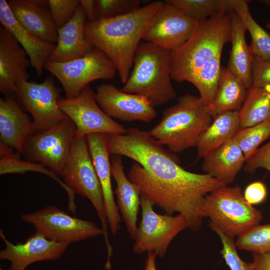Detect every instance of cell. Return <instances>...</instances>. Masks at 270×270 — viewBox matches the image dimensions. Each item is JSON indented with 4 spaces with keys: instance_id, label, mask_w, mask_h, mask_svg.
Here are the masks:
<instances>
[{
    "instance_id": "1",
    "label": "cell",
    "mask_w": 270,
    "mask_h": 270,
    "mask_svg": "<svg viewBox=\"0 0 270 270\" xmlns=\"http://www.w3.org/2000/svg\"><path fill=\"white\" fill-rule=\"evenodd\" d=\"M106 136L110 154L124 156L136 162L128 177L140 195L166 214L178 212L186 219L188 228L198 230L205 218L206 196L227 185L208 174L184 169L175 154L154 140L150 131L130 128L124 134Z\"/></svg>"
},
{
    "instance_id": "2",
    "label": "cell",
    "mask_w": 270,
    "mask_h": 270,
    "mask_svg": "<svg viewBox=\"0 0 270 270\" xmlns=\"http://www.w3.org/2000/svg\"><path fill=\"white\" fill-rule=\"evenodd\" d=\"M164 4L152 2L123 16L86 22V39L112 61L122 83L125 84L130 76L140 40Z\"/></svg>"
},
{
    "instance_id": "3",
    "label": "cell",
    "mask_w": 270,
    "mask_h": 270,
    "mask_svg": "<svg viewBox=\"0 0 270 270\" xmlns=\"http://www.w3.org/2000/svg\"><path fill=\"white\" fill-rule=\"evenodd\" d=\"M232 10L206 19L196 20L193 32L180 47L171 52V78L178 82H190L208 61L222 54L230 40Z\"/></svg>"
},
{
    "instance_id": "4",
    "label": "cell",
    "mask_w": 270,
    "mask_h": 270,
    "mask_svg": "<svg viewBox=\"0 0 270 270\" xmlns=\"http://www.w3.org/2000/svg\"><path fill=\"white\" fill-rule=\"evenodd\" d=\"M210 108L200 97L186 94L163 112L160 122L150 130V136L168 150L180 152L196 146L200 135L213 120Z\"/></svg>"
},
{
    "instance_id": "5",
    "label": "cell",
    "mask_w": 270,
    "mask_h": 270,
    "mask_svg": "<svg viewBox=\"0 0 270 270\" xmlns=\"http://www.w3.org/2000/svg\"><path fill=\"white\" fill-rule=\"evenodd\" d=\"M171 52L150 42L140 43L130 76L121 90L146 96L154 106L176 98L171 82Z\"/></svg>"
},
{
    "instance_id": "6",
    "label": "cell",
    "mask_w": 270,
    "mask_h": 270,
    "mask_svg": "<svg viewBox=\"0 0 270 270\" xmlns=\"http://www.w3.org/2000/svg\"><path fill=\"white\" fill-rule=\"evenodd\" d=\"M60 176L64 184L74 194H78L87 198L94 206L104 233L107 260H110L112 246L108 238V224L104 196L90 153L86 136L75 135Z\"/></svg>"
},
{
    "instance_id": "7",
    "label": "cell",
    "mask_w": 270,
    "mask_h": 270,
    "mask_svg": "<svg viewBox=\"0 0 270 270\" xmlns=\"http://www.w3.org/2000/svg\"><path fill=\"white\" fill-rule=\"evenodd\" d=\"M203 210L210 223L233 238L259 224L262 218V212L245 200L238 186H226L208 194Z\"/></svg>"
},
{
    "instance_id": "8",
    "label": "cell",
    "mask_w": 270,
    "mask_h": 270,
    "mask_svg": "<svg viewBox=\"0 0 270 270\" xmlns=\"http://www.w3.org/2000/svg\"><path fill=\"white\" fill-rule=\"evenodd\" d=\"M44 68L60 81L66 98L78 96L94 80L114 78L117 72L112 61L94 48L84 56L67 62L48 60Z\"/></svg>"
},
{
    "instance_id": "9",
    "label": "cell",
    "mask_w": 270,
    "mask_h": 270,
    "mask_svg": "<svg viewBox=\"0 0 270 270\" xmlns=\"http://www.w3.org/2000/svg\"><path fill=\"white\" fill-rule=\"evenodd\" d=\"M140 205L142 220L134 240V251L138 254L154 252L163 257L173 239L188 228L186 220L180 214L172 216L157 214L153 209L154 204L142 196Z\"/></svg>"
},
{
    "instance_id": "10",
    "label": "cell",
    "mask_w": 270,
    "mask_h": 270,
    "mask_svg": "<svg viewBox=\"0 0 270 270\" xmlns=\"http://www.w3.org/2000/svg\"><path fill=\"white\" fill-rule=\"evenodd\" d=\"M76 126L68 118L26 140L22 154L32 162L42 164L60 176L75 138Z\"/></svg>"
},
{
    "instance_id": "11",
    "label": "cell",
    "mask_w": 270,
    "mask_h": 270,
    "mask_svg": "<svg viewBox=\"0 0 270 270\" xmlns=\"http://www.w3.org/2000/svg\"><path fill=\"white\" fill-rule=\"evenodd\" d=\"M17 86L15 94L32 115L35 134L48 130L68 118L58 106L62 89L56 86L52 76L40 83L22 80Z\"/></svg>"
},
{
    "instance_id": "12",
    "label": "cell",
    "mask_w": 270,
    "mask_h": 270,
    "mask_svg": "<svg viewBox=\"0 0 270 270\" xmlns=\"http://www.w3.org/2000/svg\"><path fill=\"white\" fill-rule=\"evenodd\" d=\"M21 219L33 225L36 232L56 242L70 244L104 234L102 228L94 222L71 216L55 206L23 214Z\"/></svg>"
},
{
    "instance_id": "13",
    "label": "cell",
    "mask_w": 270,
    "mask_h": 270,
    "mask_svg": "<svg viewBox=\"0 0 270 270\" xmlns=\"http://www.w3.org/2000/svg\"><path fill=\"white\" fill-rule=\"evenodd\" d=\"M58 105L75 124L76 136H86L96 133L123 135L126 132L127 128L108 116L100 108L96 93L90 85L74 98H60Z\"/></svg>"
},
{
    "instance_id": "14",
    "label": "cell",
    "mask_w": 270,
    "mask_h": 270,
    "mask_svg": "<svg viewBox=\"0 0 270 270\" xmlns=\"http://www.w3.org/2000/svg\"><path fill=\"white\" fill-rule=\"evenodd\" d=\"M196 24V20L164 2L153 17L142 40L172 52L190 38Z\"/></svg>"
},
{
    "instance_id": "15",
    "label": "cell",
    "mask_w": 270,
    "mask_h": 270,
    "mask_svg": "<svg viewBox=\"0 0 270 270\" xmlns=\"http://www.w3.org/2000/svg\"><path fill=\"white\" fill-rule=\"evenodd\" d=\"M96 94L100 108L112 118L148 122L156 115L154 107L146 96L124 92L112 84L98 86Z\"/></svg>"
},
{
    "instance_id": "16",
    "label": "cell",
    "mask_w": 270,
    "mask_h": 270,
    "mask_svg": "<svg viewBox=\"0 0 270 270\" xmlns=\"http://www.w3.org/2000/svg\"><path fill=\"white\" fill-rule=\"evenodd\" d=\"M0 236L6 245L5 248L0 252V258L10 262L8 270H26L28 266L37 262L56 260L69 245L50 240L36 232L24 242L16 244L6 238L2 230H0Z\"/></svg>"
},
{
    "instance_id": "17",
    "label": "cell",
    "mask_w": 270,
    "mask_h": 270,
    "mask_svg": "<svg viewBox=\"0 0 270 270\" xmlns=\"http://www.w3.org/2000/svg\"><path fill=\"white\" fill-rule=\"evenodd\" d=\"M27 53L14 36L0 27V92L4 96L16 94L18 84L28 81L30 62Z\"/></svg>"
},
{
    "instance_id": "18",
    "label": "cell",
    "mask_w": 270,
    "mask_h": 270,
    "mask_svg": "<svg viewBox=\"0 0 270 270\" xmlns=\"http://www.w3.org/2000/svg\"><path fill=\"white\" fill-rule=\"evenodd\" d=\"M86 140L102 190L108 226L115 236L120 228L121 220L112 188L111 162L106 134H90L86 136Z\"/></svg>"
},
{
    "instance_id": "19",
    "label": "cell",
    "mask_w": 270,
    "mask_h": 270,
    "mask_svg": "<svg viewBox=\"0 0 270 270\" xmlns=\"http://www.w3.org/2000/svg\"><path fill=\"white\" fill-rule=\"evenodd\" d=\"M14 94L0 98V144L22 154L26 140L36 131L33 122L24 112Z\"/></svg>"
},
{
    "instance_id": "20",
    "label": "cell",
    "mask_w": 270,
    "mask_h": 270,
    "mask_svg": "<svg viewBox=\"0 0 270 270\" xmlns=\"http://www.w3.org/2000/svg\"><path fill=\"white\" fill-rule=\"evenodd\" d=\"M8 2L13 16L22 26L40 39L56 44L58 29L48 7V0H10Z\"/></svg>"
},
{
    "instance_id": "21",
    "label": "cell",
    "mask_w": 270,
    "mask_h": 270,
    "mask_svg": "<svg viewBox=\"0 0 270 270\" xmlns=\"http://www.w3.org/2000/svg\"><path fill=\"white\" fill-rule=\"evenodd\" d=\"M86 22L84 10L80 4L70 20L58 29V40L48 60L67 62L82 57L90 52L94 47L85 36Z\"/></svg>"
},
{
    "instance_id": "22",
    "label": "cell",
    "mask_w": 270,
    "mask_h": 270,
    "mask_svg": "<svg viewBox=\"0 0 270 270\" xmlns=\"http://www.w3.org/2000/svg\"><path fill=\"white\" fill-rule=\"evenodd\" d=\"M0 22L17 40L25 50L31 66L38 76L42 75L45 62L53 52L56 44L45 42L22 26L16 20L6 0H0Z\"/></svg>"
},
{
    "instance_id": "23",
    "label": "cell",
    "mask_w": 270,
    "mask_h": 270,
    "mask_svg": "<svg viewBox=\"0 0 270 270\" xmlns=\"http://www.w3.org/2000/svg\"><path fill=\"white\" fill-rule=\"evenodd\" d=\"M112 175L116 181L117 206L132 239L137 233V220L140 200L138 187L127 177L124 172L122 156L113 155L110 159Z\"/></svg>"
},
{
    "instance_id": "24",
    "label": "cell",
    "mask_w": 270,
    "mask_h": 270,
    "mask_svg": "<svg viewBox=\"0 0 270 270\" xmlns=\"http://www.w3.org/2000/svg\"><path fill=\"white\" fill-rule=\"evenodd\" d=\"M203 158L202 170L226 185L234 181L246 161L241 148L234 138Z\"/></svg>"
},
{
    "instance_id": "25",
    "label": "cell",
    "mask_w": 270,
    "mask_h": 270,
    "mask_svg": "<svg viewBox=\"0 0 270 270\" xmlns=\"http://www.w3.org/2000/svg\"><path fill=\"white\" fill-rule=\"evenodd\" d=\"M232 10L230 41L232 50L227 68L249 90L252 86V64L253 58L246 42V28L238 14Z\"/></svg>"
},
{
    "instance_id": "26",
    "label": "cell",
    "mask_w": 270,
    "mask_h": 270,
    "mask_svg": "<svg viewBox=\"0 0 270 270\" xmlns=\"http://www.w3.org/2000/svg\"><path fill=\"white\" fill-rule=\"evenodd\" d=\"M240 128L238 111L218 114L199 138L196 148L198 158H204L234 138Z\"/></svg>"
},
{
    "instance_id": "27",
    "label": "cell",
    "mask_w": 270,
    "mask_h": 270,
    "mask_svg": "<svg viewBox=\"0 0 270 270\" xmlns=\"http://www.w3.org/2000/svg\"><path fill=\"white\" fill-rule=\"evenodd\" d=\"M246 86L227 68L221 67L218 90L210 112L213 118L228 111H238L246 97Z\"/></svg>"
},
{
    "instance_id": "28",
    "label": "cell",
    "mask_w": 270,
    "mask_h": 270,
    "mask_svg": "<svg viewBox=\"0 0 270 270\" xmlns=\"http://www.w3.org/2000/svg\"><path fill=\"white\" fill-rule=\"evenodd\" d=\"M240 128L270 120V84L252 87L238 110Z\"/></svg>"
},
{
    "instance_id": "29",
    "label": "cell",
    "mask_w": 270,
    "mask_h": 270,
    "mask_svg": "<svg viewBox=\"0 0 270 270\" xmlns=\"http://www.w3.org/2000/svg\"><path fill=\"white\" fill-rule=\"evenodd\" d=\"M248 0H228L230 8L239 16L251 36L250 46L254 56L270 61V33L261 27L252 18Z\"/></svg>"
},
{
    "instance_id": "30",
    "label": "cell",
    "mask_w": 270,
    "mask_h": 270,
    "mask_svg": "<svg viewBox=\"0 0 270 270\" xmlns=\"http://www.w3.org/2000/svg\"><path fill=\"white\" fill-rule=\"evenodd\" d=\"M222 54L205 64L193 76L190 82L198 89L200 98L210 109L216 96L221 70Z\"/></svg>"
},
{
    "instance_id": "31",
    "label": "cell",
    "mask_w": 270,
    "mask_h": 270,
    "mask_svg": "<svg viewBox=\"0 0 270 270\" xmlns=\"http://www.w3.org/2000/svg\"><path fill=\"white\" fill-rule=\"evenodd\" d=\"M14 150L0 144V174H23L27 172L42 173L56 180L65 190L68 189L64 182L58 176L44 164L20 158V153L14 152Z\"/></svg>"
},
{
    "instance_id": "32",
    "label": "cell",
    "mask_w": 270,
    "mask_h": 270,
    "mask_svg": "<svg viewBox=\"0 0 270 270\" xmlns=\"http://www.w3.org/2000/svg\"><path fill=\"white\" fill-rule=\"evenodd\" d=\"M164 2L196 20L208 18L230 8L228 0H166Z\"/></svg>"
},
{
    "instance_id": "33",
    "label": "cell",
    "mask_w": 270,
    "mask_h": 270,
    "mask_svg": "<svg viewBox=\"0 0 270 270\" xmlns=\"http://www.w3.org/2000/svg\"><path fill=\"white\" fill-rule=\"evenodd\" d=\"M269 137L270 120H268L252 126L240 128L233 138L241 148L246 160Z\"/></svg>"
},
{
    "instance_id": "34",
    "label": "cell",
    "mask_w": 270,
    "mask_h": 270,
    "mask_svg": "<svg viewBox=\"0 0 270 270\" xmlns=\"http://www.w3.org/2000/svg\"><path fill=\"white\" fill-rule=\"evenodd\" d=\"M237 248L253 252L270 251V223L260 224L250 228L237 237Z\"/></svg>"
},
{
    "instance_id": "35",
    "label": "cell",
    "mask_w": 270,
    "mask_h": 270,
    "mask_svg": "<svg viewBox=\"0 0 270 270\" xmlns=\"http://www.w3.org/2000/svg\"><path fill=\"white\" fill-rule=\"evenodd\" d=\"M140 0H96L97 20L110 19L130 13L139 8Z\"/></svg>"
},
{
    "instance_id": "36",
    "label": "cell",
    "mask_w": 270,
    "mask_h": 270,
    "mask_svg": "<svg viewBox=\"0 0 270 270\" xmlns=\"http://www.w3.org/2000/svg\"><path fill=\"white\" fill-rule=\"evenodd\" d=\"M210 228L220 238L222 248L220 251L226 264L230 270H254L253 262H246L239 256L234 238L224 234L218 228L209 222Z\"/></svg>"
},
{
    "instance_id": "37",
    "label": "cell",
    "mask_w": 270,
    "mask_h": 270,
    "mask_svg": "<svg viewBox=\"0 0 270 270\" xmlns=\"http://www.w3.org/2000/svg\"><path fill=\"white\" fill-rule=\"evenodd\" d=\"M52 18L58 29L66 24L80 5V0H48Z\"/></svg>"
},
{
    "instance_id": "38",
    "label": "cell",
    "mask_w": 270,
    "mask_h": 270,
    "mask_svg": "<svg viewBox=\"0 0 270 270\" xmlns=\"http://www.w3.org/2000/svg\"><path fill=\"white\" fill-rule=\"evenodd\" d=\"M260 168L270 171V140L258 148L252 156L246 160L244 170L246 172L252 174Z\"/></svg>"
},
{
    "instance_id": "39",
    "label": "cell",
    "mask_w": 270,
    "mask_h": 270,
    "mask_svg": "<svg viewBox=\"0 0 270 270\" xmlns=\"http://www.w3.org/2000/svg\"><path fill=\"white\" fill-rule=\"evenodd\" d=\"M252 86L270 84V61L253 56L252 64Z\"/></svg>"
},
{
    "instance_id": "40",
    "label": "cell",
    "mask_w": 270,
    "mask_h": 270,
    "mask_svg": "<svg viewBox=\"0 0 270 270\" xmlns=\"http://www.w3.org/2000/svg\"><path fill=\"white\" fill-rule=\"evenodd\" d=\"M243 194L245 200L252 206L260 204L266 200L267 190L264 183L258 181L248 184Z\"/></svg>"
},
{
    "instance_id": "41",
    "label": "cell",
    "mask_w": 270,
    "mask_h": 270,
    "mask_svg": "<svg viewBox=\"0 0 270 270\" xmlns=\"http://www.w3.org/2000/svg\"><path fill=\"white\" fill-rule=\"evenodd\" d=\"M252 254L254 270H270V251Z\"/></svg>"
},
{
    "instance_id": "42",
    "label": "cell",
    "mask_w": 270,
    "mask_h": 270,
    "mask_svg": "<svg viewBox=\"0 0 270 270\" xmlns=\"http://www.w3.org/2000/svg\"><path fill=\"white\" fill-rule=\"evenodd\" d=\"M80 4L82 6L85 12L88 22H92L97 20L94 0H80Z\"/></svg>"
},
{
    "instance_id": "43",
    "label": "cell",
    "mask_w": 270,
    "mask_h": 270,
    "mask_svg": "<svg viewBox=\"0 0 270 270\" xmlns=\"http://www.w3.org/2000/svg\"><path fill=\"white\" fill-rule=\"evenodd\" d=\"M156 254L154 252H148L144 270H156Z\"/></svg>"
},
{
    "instance_id": "44",
    "label": "cell",
    "mask_w": 270,
    "mask_h": 270,
    "mask_svg": "<svg viewBox=\"0 0 270 270\" xmlns=\"http://www.w3.org/2000/svg\"><path fill=\"white\" fill-rule=\"evenodd\" d=\"M266 27L267 28L270 30V22H268V23L266 24Z\"/></svg>"
},
{
    "instance_id": "45",
    "label": "cell",
    "mask_w": 270,
    "mask_h": 270,
    "mask_svg": "<svg viewBox=\"0 0 270 270\" xmlns=\"http://www.w3.org/2000/svg\"><path fill=\"white\" fill-rule=\"evenodd\" d=\"M60 270V269H58V270Z\"/></svg>"
},
{
    "instance_id": "46",
    "label": "cell",
    "mask_w": 270,
    "mask_h": 270,
    "mask_svg": "<svg viewBox=\"0 0 270 270\" xmlns=\"http://www.w3.org/2000/svg\"><path fill=\"white\" fill-rule=\"evenodd\" d=\"M0 270H2V268H0Z\"/></svg>"
}]
</instances>
